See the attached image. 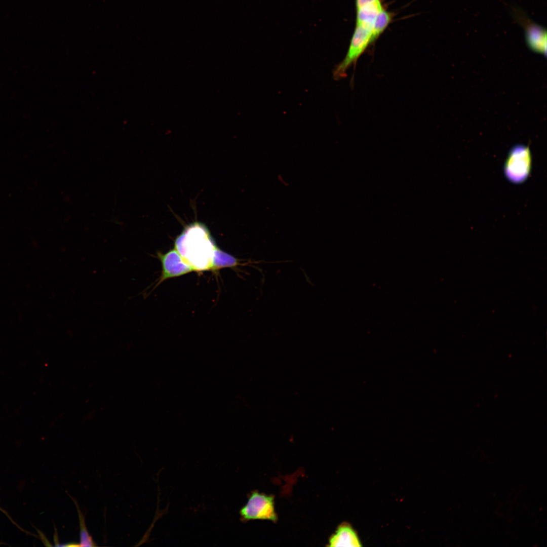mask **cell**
Returning a JSON list of instances; mask_svg holds the SVG:
<instances>
[{
	"label": "cell",
	"instance_id": "6da1fadb",
	"mask_svg": "<svg viewBox=\"0 0 547 547\" xmlns=\"http://www.w3.org/2000/svg\"><path fill=\"white\" fill-rule=\"evenodd\" d=\"M175 247L193 270L212 269V259L217 247L203 224L195 222L186 227L176 238Z\"/></svg>",
	"mask_w": 547,
	"mask_h": 547
},
{
	"label": "cell",
	"instance_id": "7a4b0ae2",
	"mask_svg": "<svg viewBox=\"0 0 547 547\" xmlns=\"http://www.w3.org/2000/svg\"><path fill=\"white\" fill-rule=\"evenodd\" d=\"M372 28L373 26L369 25L356 24L346 55L333 71V76L335 80L345 77L348 67L372 43Z\"/></svg>",
	"mask_w": 547,
	"mask_h": 547
},
{
	"label": "cell",
	"instance_id": "3957f363",
	"mask_svg": "<svg viewBox=\"0 0 547 547\" xmlns=\"http://www.w3.org/2000/svg\"><path fill=\"white\" fill-rule=\"evenodd\" d=\"M531 164V154L529 147L523 145L515 146L510 151L505 162L504 175L513 183H522L530 174Z\"/></svg>",
	"mask_w": 547,
	"mask_h": 547
},
{
	"label": "cell",
	"instance_id": "277c9868",
	"mask_svg": "<svg viewBox=\"0 0 547 547\" xmlns=\"http://www.w3.org/2000/svg\"><path fill=\"white\" fill-rule=\"evenodd\" d=\"M240 514L243 522L251 520L275 522L277 519L272 496L256 491L252 492L247 503L240 510Z\"/></svg>",
	"mask_w": 547,
	"mask_h": 547
},
{
	"label": "cell",
	"instance_id": "5b68a950",
	"mask_svg": "<svg viewBox=\"0 0 547 547\" xmlns=\"http://www.w3.org/2000/svg\"><path fill=\"white\" fill-rule=\"evenodd\" d=\"M514 16L517 21L523 26L525 37L528 46L535 52L546 54V31L540 25L527 18L522 12L514 9Z\"/></svg>",
	"mask_w": 547,
	"mask_h": 547
},
{
	"label": "cell",
	"instance_id": "8992f818",
	"mask_svg": "<svg viewBox=\"0 0 547 547\" xmlns=\"http://www.w3.org/2000/svg\"><path fill=\"white\" fill-rule=\"evenodd\" d=\"M158 255L162 265V275L160 282L193 271L192 268L183 260L175 249L164 254L159 253Z\"/></svg>",
	"mask_w": 547,
	"mask_h": 547
},
{
	"label": "cell",
	"instance_id": "52a82bcc",
	"mask_svg": "<svg viewBox=\"0 0 547 547\" xmlns=\"http://www.w3.org/2000/svg\"><path fill=\"white\" fill-rule=\"evenodd\" d=\"M329 543L330 546H362L356 532L347 523H343L338 526L335 533L330 538Z\"/></svg>",
	"mask_w": 547,
	"mask_h": 547
},
{
	"label": "cell",
	"instance_id": "ba28073f",
	"mask_svg": "<svg viewBox=\"0 0 547 547\" xmlns=\"http://www.w3.org/2000/svg\"><path fill=\"white\" fill-rule=\"evenodd\" d=\"M240 265H248L241 263L240 260L226 253L217 247L214 251L212 259V269H216L223 267H235Z\"/></svg>",
	"mask_w": 547,
	"mask_h": 547
},
{
	"label": "cell",
	"instance_id": "9c48e42d",
	"mask_svg": "<svg viewBox=\"0 0 547 547\" xmlns=\"http://www.w3.org/2000/svg\"><path fill=\"white\" fill-rule=\"evenodd\" d=\"M393 18V13L384 8L377 14L372 28V43L375 42L387 28Z\"/></svg>",
	"mask_w": 547,
	"mask_h": 547
},
{
	"label": "cell",
	"instance_id": "30bf717a",
	"mask_svg": "<svg viewBox=\"0 0 547 547\" xmlns=\"http://www.w3.org/2000/svg\"><path fill=\"white\" fill-rule=\"evenodd\" d=\"M71 498L74 501L76 505L77 512L79 514L80 525V540L79 543V546H93L96 545L94 541L92 539L91 536L90 535L87 529L85 518L80 511L79 505L71 497Z\"/></svg>",
	"mask_w": 547,
	"mask_h": 547
}]
</instances>
